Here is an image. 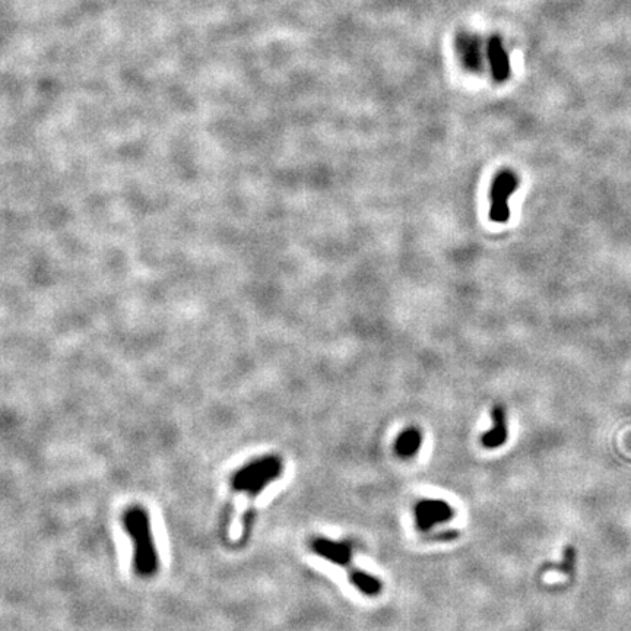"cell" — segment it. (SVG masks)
I'll return each mask as SVG.
<instances>
[{"instance_id": "cell-10", "label": "cell", "mask_w": 631, "mask_h": 631, "mask_svg": "<svg viewBox=\"0 0 631 631\" xmlns=\"http://www.w3.org/2000/svg\"><path fill=\"white\" fill-rule=\"evenodd\" d=\"M348 579L353 583L354 587H357L358 591L367 596H377L382 592L383 584L380 579L373 576V574H369L367 571H364L361 569H357L355 566L353 569H349L348 571Z\"/></svg>"}, {"instance_id": "cell-4", "label": "cell", "mask_w": 631, "mask_h": 631, "mask_svg": "<svg viewBox=\"0 0 631 631\" xmlns=\"http://www.w3.org/2000/svg\"><path fill=\"white\" fill-rule=\"evenodd\" d=\"M414 512L417 528L421 532H428L437 523H446L455 517L452 506L444 500H421L417 503Z\"/></svg>"}, {"instance_id": "cell-11", "label": "cell", "mask_w": 631, "mask_h": 631, "mask_svg": "<svg viewBox=\"0 0 631 631\" xmlns=\"http://www.w3.org/2000/svg\"><path fill=\"white\" fill-rule=\"evenodd\" d=\"M561 569H563L566 574H571L574 570V548H571V546H569L564 553V563Z\"/></svg>"}, {"instance_id": "cell-9", "label": "cell", "mask_w": 631, "mask_h": 631, "mask_svg": "<svg viewBox=\"0 0 631 631\" xmlns=\"http://www.w3.org/2000/svg\"><path fill=\"white\" fill-rule=\"evenodd\" d=\"M423 444V432L417 427L405 428L395 440V453L401 459H411L414 457Z\"/></svg>"}, {"instance_id": "cell-6", "label": "cell", "mask_w": 631, "mask_h": 631, "mask_svg": "<svg viewBox=\"0 0 631 631\" xmlns=\"http://www.w3.org/2000/svg\"><path fill=\"white\" fill-rule=\"evenodd\" d=\"M456 49L462 65L471 70V72H481L482 50L478 37L469 33L459 34L456 38Z\"/></svg>"}, {"instance_id": "cell-2", "label": "cell", "mask_w": 631, "mask_h": 631, "mask_svg": "<svg viewBox=\"0 0 631 631\" xmlns=\"http://www.w3.org/2000/svg\"><path fill=\"white\" fill-rule=\"evenodd\" d=\"M519 187V177L509 168L500 170L489 189V219L496 224H506L510 218L509 199Z\"/></svg>"}, {"instance_id": "cell-8", "label": "cell", "mask_w": 631, "mask_h": 631, "mask_svg": "<svg viewBox=\"0 0 631 631\" xmlns=\"http://www.w3.org/2000/svg\"><path fill=\"white\" fill-rule=\"evenodd\" d=\"M491 418H493V427L484 432L481 443L485 448H498L507 441L509 437L507 415L504 406H494L493 412H491Z\"/></svg>"}, {"instance_id": "cell-7", "label": "cell", "mask_w": 631, "mask_h": 631, "mask_svg": "<svg viewBox=\"0 0 631 631\" xmlns=\"http://www.w3.org/2000/svg\"><path fill=\"white\" fill-rule=\"evenodd\" d=\"M487 58L491 67V75L497 82H504L510 75V60L507 51L498 37L489 38L487 44Z\"/></svg>"}, {"instance_id": "cell-3", "label": "cell", "mask_w": 631, "mask_h": 631, "mask_svg": "<svg viewBox=\"0 0 631 631\" xmlns=\"http://www.w3.org/2000/svg\"><path fill=\"white\" fill-rule=\"evenodd\" d=\"M275 469H284L283 459L276 455H268L260 459L251 460L250 464L244 465L231 476L230 485H231L233 494H243V491L250 484H253L259 476L268 473L271 471H275Z\"/></svg>"}, {"instance_id": "cell-5", "label": "cell", "mask_w": 631, "mask_h": 631, "mask_svg": "<svg viewBox=\"0 0 631 631\" xmlns=\"http://www.w3.org/2000/svg\"><path fill=\"white\" fill-rule=\"evenodd\" d=\"M310 550L329 563L346 569H353V550L345 542H336L329 538L316 537L310 541Z\"/></svg>"}, {"instance_id": "cell-1", "label": "cell", "mask_w": 631, "mask_h": 631, "mask_svg": "<svg viewBox=\"0 0 631 631\" xmlns=\"http://www.w3.org/2000/svg\"><path fill=\"white\" fill-rule=\"evenodd\" d=\"M123 528L133 544V566L137 576L152 578L158 571L160 558L148 512L140 506L129 507L123 514Z\"/></svg>"}]
</instances>
